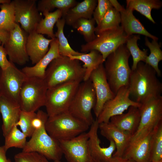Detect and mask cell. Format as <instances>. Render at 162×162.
Here are the masks:
<instances>
[{"instance_id":"cell-24","label":"cell","mask_w":162,"mask_h":162,"mask_svg":"<svg viewBox=\"0 0 162 162\" xmlns=\"http://www.w3.org/2000/svg\"><path fill=\"white\" fill-rule=\"evenodd\" d=\"M132 10L124 8L120 12L121 15L120 26L128 35L134 34L142 35L152 40H158V38L150 34L145 28L140 21L134 15Z\"/></svg>"},{"instance_id":"cell-32","label":"cell","mask_w":162,"mask_h":162,"mask_svg":"<svg viewBox=\"0 0 162 162\" xmlns=\"http://www.w3.org/2000/svg\"><path fill=\"white\" fill-rule=\"evenodd\" d=\"M140 39V35L139 34L130 35L125 44L131 55L133 60L131 70H134L136 68L138 63L140 62H145L148 56V50H142L138 46L137 41Z\"/></svg>"},{"instance_id":"cell-40","label":"cell","mask_w":162,"mask_h":162,"mask_svg":"<svg viewBox=\"0 0 162 162\" xmlns=\"http://www.w3.org/2000/svg\"><path fill=\"white\" fill-rule=\"evenodd\" d=\"M112 6L109 0H98L93 14V18L98 24L108 11Z\"/></svg>"},{"instance_id":"cell-13","label":"cell","mask_w":162,"mask_h":162,"mask_svg":"<svg viewBox=\"0 0 162 162\" xmlns=\"http://www.w3.org/2000/svg\"><path fill=\"white\" fill-rule=\"evenodd\" d=\"M9 33V38L4 46L10 61L23 65L29 59L26 50L28 34L17 23Z\"/></svg>"},{"instance_id":"cell-22","label":"cell","mask_w":162,"mask_h":162,"mask_svg":"<svg viewBox=\"0 0 162 162\" xmlns=\"http://www.w3.org/2000/svg\"><path fill=\"white\" fill-rule=\"evenodd\" d=\"M18 103L12 101L1 95L0 111L2 116V129L4 137L18 121L21 111Z\"/></svg>"},{"instance_id":"cell-42","label":"cell","mask_w":162,"mask_h":162,"mask_svg":"<svg viewBox=\"0 0 162 162\" xmlns=\"http://www.w3.org/2000/svg\"><path fill=\"white\" fill-rule=\"evenodd\" d=\"M6 152L3 146H0V162H11V160L7 157Z\"/></svg>"},{"instance_id":"cell-15","label":"cell","mask_w":162,"mask_h":162,"mask_svg":"<svg viewBox=\"0 0 162 162\" xmlns=\"http://www.w3.org/2000/svg\"><path fill=\"white\" fill-rule=\"evenodd\" d=\"M36 0H14L15 21L20 23L22 28L28 34L35 31L42 18L39 13Z\"/></svg>"},{"instance_id":"cell-34","label":"cell","mask_w":162,"mask_h":162,"mask_svg":"<svg viewBox=\"0 0 162 162\" xmlns=\"http://www.w3.org/2000/svg\"><path fill=\"white\" fill-rule=\"evenodd\" d=\"M150 162L162 160V122L154 128L150 142Z\"/></svg>"},{"instance_id":"cell-14","label":"cell","mask_w":162,"mask_h":162,"mask_svg":"<svg viewBox=\"0 0 162 162\" xmlns=\"http://www.w3.org/2000/svg\"><path fill=\"white\" fill-rule=\"evenodd\" d=\"M129 93L128 86L120 88L115 97L104 105L96 119L98 123H109L111 117L123 113L131 106L140 107L141 104L131 99Z\"/></svg>"},{"instance_id":"cell-26","label":"cell","mask_w":162,"mask_h":162,"mask_svg":"<svg viewBox=\"0 0 162 162\" xmlns=\"http://www.w3.org/2000/svg\"><path fill=\"white\" fill-rule=\"evenodd\" d=\"M68 56L71 59L77 60L84 63L82 66L86 69V72L83 81L88 80L93 71L104 62L101 54L95 50H91L87 53H84L76 56L69 55Z\"/></svg>"},{"instance_id":"cell-20","label":"cell","mask_w":162,"mask_h":162,"mask_svg":"<svg viewBox=\"0 0 162 162\" xmlns=\"http://www.w3.org/2000/svg\"><path fill=\"white\" fill-rule=\"evenodd\" d=\"M52 39L46 38L43 35L35 31L28 34L26 50L33 64H36L46 54Z\"/></svg>"},{"instance_id":"cell-37","label":"cell","mask_w":162,"mask_h":162,"mask_svg":"<svg viewBox=\"0 0 162 162\" xmlns=\"http://www.w3.org/2000/svg\"><path fill=\"white\" fill-rule=\"evenodd\" d=\"M95 23L93 17L91 19L82 18L76 21L72 26L83 35L85 40L88 43L94 40L96 37Z\"/></svg>"},{"instance_id":"cell-28","label":"cell","mask_w":162,"mask_h":162,"mask_svg":"<svg viewBox=\"0 0 162 162\" xmlns=\"http://www.w3.org/2000/svg\"><path fill=\"white\" fill-rule=\"evenodd\" d=\"M44 16L37 24L35 31L38 33L46 34L51 39L55 38L53 28L57 21L62 17V11L57 9L53 12L43 13Z\"/></svg>"},{"instance_id":"cell-5","label":"cell","mask_w":162,"mask_h":162,"mask_svg":"<svg viewBox=\"0 0 162 162\" xmlns=\"http://www.w3.org/2000/svg\"><path fill=\"white\" fill-rule=\"evenodd\" d=\"M96 102L92 83L89 79L80 84L68 112L72 116L90 126L94 121L92 113Z\"/></svg>"},{"instance_id":"cell-12","label":"cell","mask_w":162,"mask_h":162,"mask_svg":"<svg viewBox=\"0 0 162 162\" xmlns=\"http://www.w3.org/2000/svg\"><path fill=\"white\" fill-rule=\"evenodd\" d=\"M88 132L68 140L58 141L68 162H95L88 145Z\"/></svg>"},{"instance_id":"cell-25","label":"cell","mask_w":162,"mask_h":162,"mask_svg":"<svg viewBox=\"0 0 162 162\" xmlns=\"http://www.w3.org/2000/svg\"><path fill=\"white\" fill-rule=\"evenodd\" d=\"M97 0H84L78 2L70 9L64 18L65 24L72 26L78 20L82 18L91 19L97 6Z\"/></svg>"},{"instance_id":"cell-35","label":"cell","mask_w":162,"mask_h":162,"mask_svg":"<svg viewBox=\"0 0 162 162\" xmlns=\"http://www.w3.org/2000/svg\"><path fill=\"white\" fill-rule=\"evenodd\" d=\"M0 8V29L9 32L16 23L14 5L11 1L1 4Z\"/></svg>"},{"instance_id":"cell-27","label":"cell","mask_w":162,"mask_h":162,"mask_svg":"<svg viewBox=\"0 0 162 162\" xmlns=\"http://www.w3.org/2000/svg\"><path fill=\"white\" fill-rule=\"evenodd\" d=\"M126 3V8L137 11L153 23L155 22L151 15L152 10L159 9L162 6L159 0H127Z\"/></svg>"},{"instance_id":"cell-30","label":"cell","mask_w":162,"mask_h":162,"mask_svg":"<svg viewBox=\"0 0 162 162\" xmlns=\"http://www.w3.org/2000/svg\"><path fill=\"white\" fill-rule=\"evenodd\" d=\"M145 45L148 48L150 52L145 63L154 69L158 76L161 77L162 73L159 69L158 64L162 60V51L160 49L161 44L159 43L158 40H152L151 42L146 37L145 38Z\"/></svg>"},{"instance_id":"cell-19","label":"cell","mask_w":162,"mask_h":162,"mask_svg":"<svg viewBox=\"0 0 162 162\" xmlns=\"http://www.w3.org/2000/svg\"><path fill=\"white\" fill-rule=\"evenodd\" d=\"M101 134L109 141H113L116 151L113 157H122L128 145L132 135L115 126L110 122L99 124Z\"/></svg>"},{"instance_id":"cell-23","label":"cell","mask_w":162,"mask_h":162,"mask_svg":"<svg viewBox=\"0 0 162 162\" xmlns=\"http://www.w3.org/2000/svg\"><path fill=\"white\" fill-rule=\"evenodd\" d=\"M138 107L131 106L125 113L112 117L109 122L120 129L133 136L137 131L140 121Z\"/></svg>"},{"instance_id":"cell-8","label":"cell","mask_w":162,"mask_h":162,"mask_svg":"<svg viewBox=\"0 0 162 162\" xmlns=\"http://www.w3.org/2000/svg\"><path fill=\"white\" fill-rule=\"evenodd\" d=\"M130 36L120 26L104 31L96 35L95 39L81 46V52L95 50L102 55L104 62L107 57L121 45L125 44Z\"/></svg>"},{"instance_id":"cell-7","label":"cell","mask_w":162,"mask_h":162,"mask_svg":"<svg viewBox=\"0 0 162 162\" xmlns=\"http://www.w3.org/2000/svg\"><path fill=\"white\" fill-rule=\"evenodd\" d=\"M47 89L44 79L27 77L20 93L19 104L21 110L35 112L45 106Z\"/></svg>"},{"instance_id":"cell-39","label":"cell","mask_w":162,"mask_h":162,"mask_svg":"<svg viewBox=\"0 0 162 162\" xmlns=\"http://www.w3.org/2000/svg\"><path fill=\"white\" fill-rule=\"evenodd\" d=\"M15 162H49L44 156L36 152H22L14 157Z\"/></svg>"},{"instance_id":"cell-9","label":"cell","mask_w":162,"mask_h":162,"mask_svg":"<svg viewBox=\"0 0 162 162\" xmlns=\"http://www.w3.org/2000/svg\"><path fill=\"white\" fill-rule=\"evenodd\" d=\"M45 125L34 131L22 152H36L48 160H60L63 154L59 142L48 134Z\"/></svg>"},{"instance_id":"cell-2","label":"cell","mask_w":162,"mask_h":162,"mask_svg":"<svg viewBox=\"0 0 162 162\" xmlns=\"http://www.w3.org/2000/svg\"><path fill=\"white\" fill-rule=\"evenodd\" d=\"M86 72L79 61L60 55L54 59L46 69L44 80L48 89L70 82L83 81Z\"/></svg>"},{"instance_id":"cell-47","label":"cell","mask_w":162,"mask_h":162,"mask_svg":"<svg viewBox=\"0 0 162 162\" xmlns=\"http://www.w3.org/2000/svg\"><path fill=\"white\" fill-rule=\"evenodd\" d=\"M54 162H62L60 161V160H56L54 161Z\"/></svg>"},{"instance_id":"cell-41","label":"cell","mask_w":162,"mask_h":162,"mask_svg":"<svg viewBox=\"0 0 162 162\" xmlns=\"http://www.w3.org/2000/svg\"><path fill=\"white\" fill-rule=\"evenodd\" d=\"M7 54L4 45L0 40V67L1 70H4L9 67L11 62L7 58Z\"/></svg>"},{"instance_id":"cell-36","label":"cell","mask_w":162,"mask_h":162,"mask_svg":"<svg viewBox=\"0 0 162 162\" xmlns=\"http://www.w3.org/2000/svg\"><path fill=\"white\" fill-rule=\"evenodd\" d=\"M26 137L16 125H14L4 137V144L3 146L4 149L6 151L12 147L23 149L27 142Z\"/></svg>"},{"instance_id":"cell-17","label":"cell","mask_w":162,"mask_h":162,"mask_svg":"<svg viewBox=\"0 0 162 162\" xmlns=\"http://www.w3.org/2000/svg\"><path fill=\"white\" fill-rule=\"evenodd\" d=\"M154 128L131 140L122 157L134 162H150V142Z\"/></svg>"},{"instance_id":"cell-49","label":"cell","mask_w":162,"mask_h":162,"mask_svg":"<svg viewBox=\"0 0 162 162\" xmlns=\"http://www.w3.org/2000/svg\"><path fill=\"white\" fill-rule=\"evenodd\" d=\"M1 94L0 93V98H1Z\"/></svg>"},{"instance_id":"cell-11","label":"cell","mask_w":162,"mask_h":162,"mask_svg":"<svg viewBox=\"0 0 162 162\" xmlns=\"http://www.w3.org/2000/svg\"><path fill=\"white\" fill-rule=\"evenodd\" d=\"M27 77L11 62L6 69L0 70V93L8 99L19 104L20 92Z\"/></svg>"},{"instance_id":"cell-16","label":"cell","mask_w":162,"mask_h":162,"mask_svg":"<svg viewBox=\"0 0 162 162\" xmlns=\"http://www.w3.org/2000/svg\"><path fill=\"white\" fill-rule=\"evenodd\" d=\"M89 79L95 93L96 102L93 109L97 118L105 104L113 98L115 95L112 91L107 81L103 64L93 71Z\"/></svg>"},{"instance_id":"cell-10","label":"cell","mask_w":162,"mask_h":162,"mask_svg":"<svg viewBox=\"0 0 162 162\" xmlns=\"http://www.w3.org/2000/svg\"><path fill=\"white\" fill-rule=\"evenodd\" d=\"M138 108L140 116V124L131 140L153 129L162 122V96L148 99Z\"/></svg>"},{"instance_id":"cell-1","label":"cell","mask_w":162,"mask_h":162,"mask_svg":"<svg viewBox=\"0 0 162 162\" xmlns=\"http://www.w3.org/2000/svg\"><path fill=\"white\" fill-rule=\"evenodd\" d=\"M157 76L151 66L139 62L130 75L128 87L131 99L141 104L150 98L162 96V83Z\"/></svg>"},{"instance_id":"cell-38","label":"cell","mask_w":162,"mask_h":162,"mask_svg":"<svg viewBox=\"0 0 162 162\" xmlns=\"http://www.w3.org/2000/svg\"><path fill=\"white\" fill-rule=\"evenodd\" d=\"M35 113V112L21 111L19 119L16 124V126H20L21 130L27 137H31L34 131L31 122Z\"/></svg>"},{"instance_id":"cell-3","label":"cell","mask_w":162,"mask_h":162,"mask_svg":"<svg viewBox=\"0 0 162 162\" xmlns=\"http://www.w3.org/2000/svg\"><path fill=\"white\" fill-rule=\"evenodd\" d=\"M130 56L125 44H123L111 53L104 62L107 80L115 95L120 88L128 86L131 72L129 64Z\"/></svg>"},{"instance_id":"cell-18","label":"cell","mask_w":162,"mask_h":162,"mask_svg":"<svg viewBox=\"0 0 162 162\" xmlns=\"http://www.w3.org/2000/svg\"><path fill=\"white\" fill-rule=\"evenodd\" d=\"M99 124L96 119L90 126L88 132L89 149L95 162H108L112 158L113 154L116 148V146L113 141L110 140L107 147L101 146L100 141L98 134Z\"/></svg>"},{"instance_id":"cell-46","label":"cell","mask_w":162,"mask_h":162,"mask_svg":"<svg viewBox=\"0 0 162 162\" xmlns=\"http://www.w3.org/2000/svg\"><path fill=\"white\" fill-rule=\"evenodd\" d=\"M10 1H11L10 0H0V4H2L8 2Z\"/></svg>"},{"instance_id":"cell-4","label":"cell","mask_w":162,"mask_h":162,"mask_svg":"<svg viewBox=\"0 0 162 162\" xmlns=\"http://www.w3.org/2000/svg\"><path fill=\"white\" fill-rule=\"evenodd\" d=\"M89 127L68 112L49 117L45 125L48 134L58 141L70 140L86 132Z\"/></svg>"},{"instance_id":"cell-33","label":"cell","mask_w":162,"mask_h":162,"mask_svg":"<svg viewBox=\"0 0 162 162\" xmlns=\"http://www.w3.org/2000/svg\"><path fill=\"white\" fill-rule=\"evenodd\" d=\"M121 18L120 13L113 7L105 14L100 23L95 28L96 35L101 32L120 26Z\"/></svg>"},{"instance_id":"cell-45","label":"cell","mask_w":162,"mask_h":162,"mask_svg":"<svg viewBox=\"0 0 162 162\" xmlns=\"http://www.w3.org/2000/svg\"><path fill=\"white\" fill-rule=\"evenodd\" d=\"M108 162H134L128 159L124 158L122 157H112Z\"/></svg>"},{"instance_id":"cell-31","label":"cell","mask_w":162,"mask_h":162,"mask_svg":"<svg viewBox=\"0 0 162 162\" xmlns=\"http://www.w3.org/2000/svg\"><path fill=\"white\" fill-rule=\"evenodd\" d=\"M65 20L62 18L59 19L56 23L57 31L55 34V38L58 41V50L60 55L68 56L69 55L76 56L82 54L84 53L74 50L70 46L68 40L64 33V28Z\"/></svg>"},{"instance_id":"cell-44","label":"cell","mask_w":162,"mask_h":162,"mask_svg":"<svg viewBox=\"0 0 162 162\" xmlns=\"http://www.w3.org/2000/svg\"><path fill=\"white\" fill-rule=\"evenodd\" d=\"M112 7L119 13L124 7L122 5L116 0H109Z\"/></svg>"},{"instance_id":"cell-48","label":"cell","mask_w":162,"mask_h":162,"mask_svg":"<svg viewBox=\"0 0 162 162\" xmlns=\"http://www.w3.org/2000/svg\"><path fill=\"white\" fill-rule=\"evenodd\" d=\"M155 162H162V160H160V161H158Z\"/></svg>"},{"instance_id":"cell-29","label":"cell","mask_w":162,"mask_h":162,"mask_svg":"<svg viewBox=\"0 0 162 162\" xmlns=\"http://www.w3.org/2000/svg\"><path fill=\"white\" fill-rule=\"evenodd\" d=\"M78 2L75 0H41L37 4L39 12H50L54 8L60 10L64 18L69 10L75 6Z\"/></svg>"},{"instance_id":"cell-6","label":"cell","mask_w":162,"mask_h":162,"mask_svg":"<svg viewBox=\"0 0 162 162\" xmlns=\"http://www.w3.org/2000/svg\"><path fill=\"white\" fill-rule=\"evenodd\" d=\"M81 82H70L48 89L45 106L49 117L68 112Z\"/></svg>"},{"instance_id":"cell-21","label":"cell","mask_w":162,"mask_h":162,"mask_svg":"<svg viewBox=\"0 0 162 162\" xmlns=\"http://www.w3.org/2000/svg\"><path fill=\"white\" fill-rule=\"evenodd\" d=\"M50 45L46 54L34 66H26L22 69V71L27 77L44 79L46 70L50 64L54 59L60 56L58 50V42L56 38L52 39Z\"/></svg>"},{"instance_id":"cell-43","label":"cell","mask_w":162,"mask_h":162,"mask_svg":"<svg viewBox=\"0 0 162 162\" xmlns=\"http://www.w3.org/2000/svg\"><path fill=\"white\" fill-rule=\"evenodd\" d=\"M9 35V32L0 29V40L4 45L8 40Z\"/></svg>"}]
</instances>
